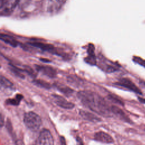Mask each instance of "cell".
<instances>
[{"label": "cell", "mask_w": 145, "mask_h": 145, "mask_svg": "<svg viewBox=\"0 0 145 145\" xmlns=\"http://www.w3.org/2000/svg\"><path fill=\"white\" fill-rule=\"evenodd\" d=\"M33 83L38 87L44 88L46 89H49L50 88V85L46 82L40 79H35L32 81Z\"/></svg>", "instance_id": "2e32d148"}, {"label": "cell", "mask_w": 145, "mask_h": 145, "mask_svg": "<svg viewBox=\"0 0 145 145\" xmlns=\"http://www.w3.org/2000/svg\"><path fill=\"white\" fill-rule=\"evenodd\" d=\"M1 86L2 87L5 88H8L13 89L14 88V85L6 77L1 75Z\"/></svg>", "instance_id": "9a60e30c"}, {"label": "cell", "mask_w": 145, "mask_h": 145, "mask_svg": "<svg viewBox=\"0 0 145 145\" xmlns=\"http://www.w3.org/2000/svg\"><path fill=\"white\" fill-rule=\"evenodd\" d=\"M94 138L96 141L104 143H112L114 142L113 138L109 134L104 131H99L95 133Z\"/></svg>", "instance_id": "52a82bcc"}, {"label": "cell", "mask_w": 145, "mask_h": 145, "mask_svg": "<svg viewBox=\"0 0 145 145\" xmlns=\"http://www.w3.org/2000/svg\"><path fill=\"white\" fill-rule=\"evenodd\" d=\"M138 99L140 102H142L143 103H145V99L144 98H142L140 97H138Z\"/></svg>", "instance_id": "484cf974"}, {"label": "cell", "mask_w": 145, "mask_h": 145, "mask_svg": "<svg viewBox=\"0 0 145 145\" xmlns=\"http://www.w3.org/2000/svg\"><path fill=\"white\" fill-rule=\"evenodd\" d=\"M94 46L93 44H91L88 46V56L86 58V61L91 65H94L96 63V58L94 54Z\"/></svg>", "instance_id": "7c38bea8"}, {"label": "cell", "mask_w": 145, "mask_h": 145, "mask_svg": "<svg viewBox=\"0 0 145 145\" xmlns=\"http://www.w3.org/2000/svg\"><path fill=\"white\" fill-rule=\"evenodd\" d=\"M60 141L61 143V145H66V141H65L64 137H61V139H60Z\"/></svg>", "instance_id": "cb8c5ba5"}, {"label": "cell", "mask_w": 145, "mask_h": 145, "mask_svg": "<svg viewBox=\"0 0 145 145\" xmlns=\"http://www.w3.org/2000/svg\"><path fill=\"white\" fill-rule=\"evenodd\" d=\"M67 81L70 84L75 86V87L81 85L82 83V80L79 78L72 75L67 76Z\"/></svg>", "instance_id": "5bb4252c"}, {"label": "cell", "mask_w": 145, "mask_h": 145, "mask_svg": "<svg viewBox=\"0 0 145 145\" xmlns=\"http://www.w3.org/2000/svg\"><path fill=\"white\" fill-rule=\"evenodd\" d=\"M118 85H120L122 87H125L135 93H142L140 89L133 83L130 79L126 78H121L119 81L117 83Z\"/></svg>", "instance_id": "5b68a950"}, {"label": "cell", "mask_w": 145, "mask_h": 145, "mask_svg": "<svg viewBox=\"0 0 145 145\" xmlns=\"http://www.w3.org/2000/svg\"><path fill=\"white\" fill-rule=\"evenodd\" d=\"M77 96L82 103L93 112L106 117L112 116L111 108H109L105 100L96 93L84 90L78 92Z\"/></svg>", "instance_id": "6da1fadb"}, {"label": "cell", "mask_w": 145, "mask_h": 145, "mask_svg": "<svg viewBox=\"0 0 145 145\" xmlns=\"http://www.w3.org/2000/svg\"><path fill=\"white\" fill-rule=\"evenodd\" d=\"M36 69L44 74V75L50 77L54 78L56 75V71L52 67L44 65H35Z\"/></svg>", "instance_id": "ba28073f"}, {"label": "cell", "mask_w": 145, "mask_h": 145, "mask_svg": "<svg viewBox=\"0 0 145 145\" xmlns=\"http://www.w3.org/2000/svg\"><path fill=\"white\" fill-rule=\"evenodd\" d=\"M37 142L39 145H53L54 140L53 136L48 129H42L39 134Z\"/></svg>", "instance_id": "3957f363"}, {"label": "cell", "mask_w": 145, "mask_h": 145, "mask_svg": "<svg viewBox=\"0 0 145 145\" xmlns=\"http://www.w3.org/2000/svg\"><path fill=\"white\" fill-rule=\"evenodd\" d=\"M111 111L113 113H114L115 115H116L118 117L121 118V120L127 122H131L130 120L127 117V116L125 114V113L118 107L117 106L113 105L111 107Z\"/></svg>", "instance_id": "30bf717a"}, {"label": "cell", "mask_w": 145, "mask_h": 145, "mask_svg": "<svg viewBox=\"0 0 145 145\" xmlns=\"http://www.w3.org/2000/svg\"><path fill=\"white\" fill-rule=\"evenodd\" d=\"M10 69L11 71V72H12L17 76H18L19 78H24V75L22 73V70H20V69L15 67V66H14L10 64Z\"/></svg>", "instance_id": "ac0fdd59"}, {"label": "cell", "mask_w": 145, "mask_h": 145, "mask_svg": "<svg viewBox=\"0 0 145 145\" xmlns=\"http://www.w3.org/2000/svg\"><path fill=\"white\" fill-rule=\"evenodd\" d=\"M23 98V96L20 94H17L15 98L8 99L6 100V103L14 105H17L19 104L21 99Z\"/></svg>", "instance_id": "e0dca14e"}, {"label": "cell", "mask_w": 145, "mask_h": 145, "mask_svg": "<svg viewBox=\"0 0 145 145\" xmlns=\"http://www.w3.org/2000/svg\"><path fill=\"white\" fill-rule=\"evenodd\" d=\"M52 96L54 103L61 108L65 109H72L74 107V104L73 103L68 101L63 97L60 95L53 94Z\"/></svg>", "instance_id": "8992f818"}, {"label": "cell", "mask_w": 145, "mask_h": 145, "mask_svg": "<svg viewBox=\"0 0 145 145\" xmlns=\"http://www.w3.org/2000/svg\"><path fill=\"white\" fill-rule=\"evenodd\" d=\"M3 125V116L1 113V126L2 127Z\"/></svg>", "instance_id": "d4e9b609"}, {"label": "cell", "mask_w": 145, "mask_h": 145, "mask_svg": "<svg viewBox=\"0 0 145 145\" xmlns=\"http://www.w3.org/2000/svg\"><path fill=\"white\" fill-rule=\"evenodd\" d=\"M133 60L135 62H136L138 63L139 64H140V65L143 66L144 67H145V60L142 59V58H140L139 57H134L133 58Z\"/></svg>", "instance_id": "44dd1931"}, {"label": "cell", "mask_w": 145, "mask_h": 145, "mask_svg": "<svg viewBox=\"0 0 145 145\" xmlns=\"http://www.w3.org/2000/svg\"><path fill=\"white\" fill-rule=\"evenodd\" d=\"M79 114L81 116V117H82L84 119L91 122H99L101 120L100 118H99L98 117H97L95 114L84 110H80Z\"/></svg>", "instance_id": "8fae6325"}, {"label": "cell", "mask_w": 145, "mask_h": 145, "mask_svg": "<svg viewBox=\"0 0 145 145\" xmlns=\"http://www.w3.org/2000/svg\"><path fill=\"white\" fill-rule=\"evenodd\" d=\"M18 3V1L1 0L0 5L1 15L4 16L10 15Z\"/></svg>", "instance_id": "277c9868"}, {"label": "cell", "mask_w": 145, "mask_h": 145, "mask_svg": "<svg viewBox=\"0 0 145 145\" xmlns=\"http://www.w3.org/2000/svg\"><path fill=\"white\" fill-rule=\"evenodd\" d=\"M58 89L63 94L66 95H70L72 93V91L70 88L66 87V86H57Z\"/></svg>", "instance_id": "d6986e66"}, {"label": "cell", "mask_w": 145, "mask_h": 145, "mask_svg": "<svg viewBox=\"0 0 145 145\" xmlns=\"http://www.w3.org/2000/svg\"><path fill=\"white\" fill-rule=\"evenodd\" d=\"M76 143H77L76 144H77V145H84L82 139L80 137H77L76 138Z\"/></svg>", "instance_id": "7402d4cb"}, {"label": "cell", "mask_w": 145, "mask_h": 145, "mask_svg": "<svg viewBox=\"0 0 145 145\" xmlns=\"http://www.w3.org/2000/svg\"><path fill=\"white\" fill-rule=\"evenodd\" d=\"M28 44H29L30 45H32L33 46H35L36 48H38L39 49H41L43 50L48 51L51 53H56L54 50V47L51 45L48 44H45L43 42H28Z\"/></svg>", "instance_id": "9c48e42d"}, {"label": "cell", "mask_w": 145, "mask_h": 145, "mask_svg": "<svg viewBox=\"0 0 145 145\" xmlns=\"http://www.w3.org/2000/svg\"><path fill=\"white\" fill-rule=\"evenodd\" d=\"M108 98L112 100L113 102L115 103H117V104H119L120 105H123V103L117 97L114 96V95H108Z\"/></svg>", "instance_id": "ffe728a7"}, {"label": "cell", "mask_w": 145, "mask_h": 145, "mask_svg": "<svg viewBox=\"0 0 145 145\" xmlns=\"http://www.w3.org/2000/svg\"><path fill=\"white\" fill-rule=\"evenodd\" d=\"M23 121L27 128L32 131H36L41 125L40 117L33 112H28L24 114Z\"/></svg>", "instance_id": "7a4b0ae2"}, {"label": "cell", "mask_w": 145, "mask_h": 145, "mask_svg": "<svg viewBox=\"0 0 145 145\" xmlns=\"http://www.w3.org/2000/svg\"><path fill=\"white\" fill-rule=\"evenodd\" d=\"M40 61H42L43 62H50V61L49 59H45V58H40Z\"/></svg>", "instance_id": "4316f807"}, {"label": "cell", "mask_w": 145, "mask_h": 145, "mask_svg": "<svg viewBox=\"0 0 145 145\" xmlns=\"http://www.w3.org/2000/svg\"><path fill=\"white\" fill-rule=\"evenodd\" d=\"M0 38L1 40L13 47H16L18 44V41L11 36L1 33L0 35Z\"/></svg>", "instance_id": "4fadbf2b"}, {"label": "cell", "mask_w": 145, "mask_h": 145, "mask_svg": "<svg viewBox=\"0 0 145 145\" xmlns=\"http://www.w3.org/2000/svg\"><path fill=\"white\" fill-rule=\"evenodd\" d=\"M15 145H25L24 142L22 139H17L15 143Z\"/></svg>", "instance_id": "603a6c76"}, {"label": "cell", "mask_w": 145, "mask_h": 145, "mask_svg": "<svg viewBox=\"0 0 145 145\" xmlns=\"http://www.w3.org/2000/svg\"><path fill=\"white\" fill-rule=\"evenodd\" d=\"M33 145H35V144H33Z\"/></svg>", "instance_id": "f1b7e54d"}, {"label": "cell", "mask_w": 145, "mask_h": 145, "mask_svg": "<svg viewBox=\"0 0 145 145\" xmlns=\"http://www.w3.org/2000/svg\"><path fill=\"white\" fill-rule=\"evenodd\" d=\"M140 83H142V84H143V86L145 87V82L144 81H142V82H140Z\"/></svg>", "instance_id": "83f0119b"}]
</instances>
